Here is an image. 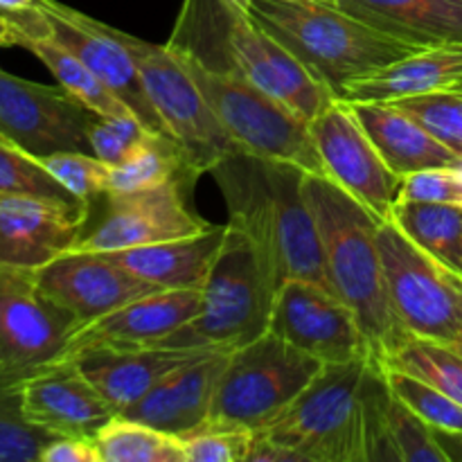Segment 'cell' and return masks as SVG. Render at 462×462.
Listing matches in <instances>:
<instances>
[{
    "mask_svg": "<svg viewBox=\"0 0 462 462\" xmlns=\"http://www.w3.org/2000/svg\"><path fill=\"white\" fill-rule=\"evenodd\" d=\"M210 174L228 206V224L255 242L275 289L287 280H310L332 289L305 194V170L239 152L224 158Z\"/></svg>",
    "mask_w": 462,
    "mask_h": 462,
    "instance_id": "cell-1",
    "label": "cell"
},
{
    "mask_svg": "<svg viewBox=\"0 0 462 462\" xmlns=\"http://www.w3.org/2000/svg\"><path fill=\"white\" fill-rule=\"evenodd\" d=\"M167 45L212 70L237 72L307 122L337 99L246 9L228 0H185Z\"/></svg>",
    "mask_w": 462,
    "mask_h": 462,
    "instance_id": "cell-2",
    "label": "cell"
},
{
    "mask_svg": "<svg viewBox=\"0 0 462 462\" xmlns=\"http://www.w3.org/2000/svg\"><path fill=\"white\" fill-rule=\"evenodd\" d=\"M332 291L355 311L377 361L411 337L391 305L379 251V217L329 176L305 174Z\"/></svg>",
    "mask_w": 462,
    "mask_h": 462,
    "instance_id": "cell-3",
    "label": "cell"
},
{
    "mask_svg": "<svg viewBox=\"0 0 462 462\" xmlns=\"http://www.w3.org/2000/svg\"><path fill=\"white\" fill-rule=\"evenodd\" d=\"M246 12L341 99L350 84L418 52L334 3L248 0Z\"/></svg>",
    "mask_w": 462,
    "mask_h": 462,
    "instance_id": "cell-4",
    "label": "cell"
},
{
    "mask_svg": "<svg viewBox=\"0 0 462 462\" xmlns=\"http://www.w3.org/2000/svg\"><path fill=\"white\" fill-rule=\"evenodd\" d=\"M228 226L224 244L201 287V310L153 347L233 352L269 332L275 284L260 248Z\"/></svg>",
    "mask_w": 462,
    "mask_h": 462,
    "instance_id": "cell-5",
    "label": "cell"
},
{
    "mask_svg": "<svg viewBox=\"0 0 462 462\" xmlns=\"http://www.w3.org/2000/svg\"><path fill=\"white\" fill-rule=\"evenodd\" d=\"M368 361L325 364L260 438L289 462H364L359 388Z\"/></svg>",
    "mask_w": 462,
    "mask_h": 462,
    "instance_id": "cell-6",
    "label": "cell"
},
{
    "mask_svg": "<svg viewBox=\"0 0 462 462\" xmlns=\"http://www.w3.org/2000/svg\"><path fill=\"white\" fill-rule=\"evenodd\" d=\"M174 52L244 152L262 161L291 162L307 174L328 176L311 138L310 122L237 72L212 70L179 50Z\"/></svg>",
    "mask_w": 462,
    "mask_h": 462,
    "instance_id": "cell-7",
    "label": "cell"
},
{
    "mask_svg": "<svg viewBox=\"0 0 462 462\" xmlns=\"http://www.w3.org/2000/svg\"><path fill=\"white\" fill-rule=\"evenodd\" d=\"M323 361L266 332L230 352L217 383L210 420L264 431L320 373Z\"/></svg>",
    "mask_w": 462,
    "mask_h": 462,
    "instance_id": "cell-8",
    "label": "cell"
},
{
    "mask_svg": "<svg viewBox=\"0 0 462 462\" xmlns=\"http://www.w3.org/2000/svg\"><path fill=\"white\" fill-rule=\"evenodd\" d=\"M116 32L138 66L149 102L153 104L158 117L167 126L171 140L179 144L189 171L197 179L215 170L224 158L244 152L224 129L201 88L194 84L179 54L170 45H156L125 34L122 30Z\"/></svg>",
    "mask_w": 462,
    "mask_h": 462,
    "instance_id": "cell-9",
    "label": "cell"
},
{
    "mask_svg": "<svg viewBox=\"0 0 462 462\" xmlns=\"http://www.w3.org/2000/svg\"><path fill=\"white\" fill-rule=\"evenodd\" d=\"M388 296L411 337L454 343L462 332V273L415 244L395 221H379Z\"/></svg>",
    "mask_w": 462,
    "mask_h": 462,
    "instance_id": "cell-10",
    "label": "cell"
},
{
    "mask_svg": "<svg viewBox=\"0 0 462 462\" xmlns=\"http://www.w3.org/2000/svg\"><path fill=\"white\" fill-rule=\"evenodd\" d=\"M77 329L75 316L39 287L34 269L0 264V370L30 374L57 364Z\"/></svg>",
    "mask_w": 462,
    "mask_h": 462,
    "instance_id": "cell-11",
    "label": "cell"
},
{
    "mask_svg": "<svg viewBox=\"0 0 462 462\" xmlns=\"http://www.w3.org/2000/svg\"><path fill=\"white\" fill-rule=\"evenodd\" d=\"M269 332L323 364L374 359L355 311L332 289L310 280H287L275 289Z\"/></svg>",
    "mask_w": 462,
    "mask_h": 462,
    "instance_id": "cell-12",
    "label": "cell"
},
{
    "mask_svg": "<svg viewBox=\"0 0 462 462\" xmlns=\"http://www.w3.org/2000/svg\"><path fill=\"white\" fill-rule=\"evenodd\" d=\"M95 113L61 86H45L0 70V138L36 158L57 152H90ZM93 153V152H90Z\"/></svg>",
    "mask_w": 462,
    "mask_h": 462,
    "instance_id": "cell-13",
    "label": "cell"
},
{
    "mask_svg": "<svg viewBox=\"0 0 462 462\" xmlns=\"http://www.w3.org/2000/svg\"><path fill=\"white\" fill-rule=\"evenodd\" d=\"M310 129L329 179L382 221L391 219L402 179L377 152L352 104L337 97L310 122Z\"/></svg>",
    "mask_w": 462,
    "mask_h": 462,
    "instance_id": "cell-14",
    "label": "cell"
},
{
    "mask_svg": "<svg viewBox=\"0 0 462 462\" xmlns=\"http://www.w3.org/2000/svg\"><path fill=\"white\" fill-rule=\"evenodd\" d=\"M36 7L43 12L50 25V36L57 43L70 50L152 134L171 140L170 131L149 102L134 57L117 39L116 27L104 25L57 0H36Z\"/></svg>",
    "mask_w": 462,
    "mask_h": 462,
    "instance_id": "cell-15",
    "label": "cell"
},
{
    "mask_svg": "<svg viewBox=\"0 0 462 462\" xmlns=\"http://www.w3.org/2000/svg\"><path fill=\"white\" fill-rule=\"evenodd\" d=\"M185 179L140 192L108 194V212L93 230H86L70 251L111 253L189 237L210 228L185 203Z\"/></svg>",
    "mask_w": 462,
    "mask_h": 462,
    "instance_id": "cell-16",
    "label": "cell"
},
{
    "mask_svg": "<svg viewBox=\"0 0 462 462\" xmlns=\"http://www.w3.org/2000/svg\"><path fill=\"white\" fill-rule=\"evenodd\" d=\"M88 215L79 201L0 192V264L41 269L79 242Z\"/></svg>",
    "mask_w": 462,
    "mask_h": 462,
    "instance_id": "cell-17",
    "label": "cell"
},
{
    "mask_svg": "<svg viewBox=\"0 0 462 462\" xmlns=\"http://www.w3.org/2000/svg\"><path fill=\"white\" fill-rule=\"evenodd\" d=\"M36 280L54 302L75 316L79 328L158 291L156 284L126 271L106 253L93 251H68L54 257L36 269Z\"/></svg>",
    "mask_w": 462,
    "mask_h": 462,
    "instance_id": "cell-18",
    "label": "cell"
},
{
    "mask_svg": "<svg viewBox=\"0 0 462 462\" xmlns=\"http://www.w3.org/2000/svg\"><path fill=\"white\" fill-rule=\"evenodd\" d=\"M23 415L54 438H90L117 411L86 379L75 361H57L25 374L21 383Z\"/></svg>",
    "mask_w": 462,
    "mask_h": 462,
    "instance_id": "cell-19",
    "label": "cell"
},
{
    "mask_svg": "<svg viewBox=\"0 0 462 462\" xmlns=\"http://www.w3.org/2000/svg\"><path fill=\"white\" fill-rule=\"evenodd\" d=\"M228 356L230 352L219 350L197 352L120 415L171 436H188L210 420L217 383L228 364Z\"/></svg>",
    "mask_w": 462,
    "mask_h": 462,
    "instance_id": "cell-20",
    "label": "cell"
},
{
    "mask_svg": "<svg viewBox=\"0 0 462 462\" xmlns=\"http://www.w3.org/2000/svg\"><path fill=\"white\" fill-rule=\"evenodd\" d=\"M201 310V289H158L86 323L70 337L61 359L84 347H153ZM59 359V361H61Z\"/></svg>",
    "mask_w": 462,
    "mask_h": 462,
    "instance_id": "cell-21",
    "label": "cell"
},
{
    "mask_svg": "<svg viewBox=\"0 0 462 462\" xmlns=\"http://www.w3.org/2000/svg\"><path fill=\"white\" fill-rule=\"evenodd\" d=\"M201 350H171V347H84L68 356L102 393L104 400L122 413L147 395L165 374L192 359ZM66 361V359H61Z\"/></svg>",
    "mask_w": 462,
    "mask_h": 462,
    "instance_id": "cell-22",
    "label": "cell"
},
{
    "mask_svg": "<svg viewBox=\"0 0 462 462\" xmlns=\"http://www.w3.org/2000/svg\"><path fill=\"white\" fill-rule=\"evenodd\" d=\"M382 34L415 50L462 43V0H332Z\"/></svg>",
    "mask_w": 462,
    "mask_h": 462,
    "instance_id": "cell-23",
    "label": "cell"
},
{
    "mask_svg": "<svg viewBox=\"0 0 462 462\" xmlns=\"http://www.w3.org/2000/svg\"><path fill=\"white\" fill-rule=\"evenodd\" d=\"M386 165L400 179L431 167L456 165L460 156L395 102H350Z\"/></svg>",
    "mask_w": 462,
    "mask_h": 462,
    "instance_id": "cell-24",
    "label": "cell"
},
{
    "mask_svg": "<svg viewBox=\"0 0 462 462\" xmlns=\"http://www.w3.org/2000/svg\"><path fill=\"white\" fill-rule=\"evenodd\" d=\"M228 226H215L189 237L106 253L113 262L158 289H201L224 244Z\"/></svg>",
    "mask_w": 462,
    "mask_h": 462,
    "instance_id": "cell-25",
    "label": "cell"
},
{
    "mask_svg": "<svg viewBox=\"0 0 462 462\" xmlns=\"http://www.w3.org/2000/svg\"><path fill=\"white\" fill-rule=\"evenodd\" d=\"M21 48L30 50L59 81L70 97H75L81 106L99 117H125L134 116L125 104L120 102L113 90H108L70 50L63 48L52 36H27L23 39Z\"/></svg>",
    "mask_w": 462,
    "mask_h": 462,
    "instance_id": "cell-26",
    "label": "cell"
},
{
    "mask_svg": "<svg viewBox=\"0 0 462 462\" xmlns=\"http://www.w3.org/2000/svg\"><path fill=\"white\" fill-rule=\"evenodd\" d=\"M391 221L424 251L462 273V208L431 201H397Z\"/></svg>",
    "mask_w": 462,
    "mask_h": 462,
    "instance_id": "cell-27",
    "label": "cell"
},
{
    "mask_svg": "<svg viewBox=\"0 0 462 462\" xmlns=\"http://www.w3.org/2000/svg\"><path fill=\"white\" fill-rule=\"evenodd\" d=\"M99 462H188L179 436L117 413L93 438Z\"/></svg>",
    "mask_w": 462,
    "mask_h": 462,
    "instance_id": "cell-28",
    "label": "cell"
},
{
    "mask_svg": "<svg viewBox=\"0 0 462 462\" xmlns=\"http://www.w3.org/2000/svg\"><path fill=\"white\" fill-rule=\"evenodd\" d=\"M185 179L192 183L197 176L189 171L179 144L162 135H152L129 161L111 167L108 194L140 192V189L158 188L170 180ZM106 194V197H108Z\"/></svg>",
    "mask_w": 462,
    "mask_h": 462,
    "instance_id": "cell-29",
    "label": "cell"
},
{
    "mask_svg": "<svg viewBox=\"0 0 462 462\" xmlns=\"http://www.w3.org/2000/svg\"><path fill=\"white\" fill-rule=\"evenodd\" d=\"M382 364L424 379L462 406V355L449 343L409 337Z\"/></svg>",
    "mask_w": 462,
    "mask_h": 462,
    "instance_id": "cell-30",
    "label": "cell"
},
{
    "mask_svg": "<svg viewBox=\"0 0 462 462\" xmlns=\"http://www.w3.org/2000/svg\"><path fill=\"white\" fill-rule=\"evenodd\" d=\"M393 391L382 361L370 359L359 388L364 462H402L391 433Z\"/></svg>",
    "mask_w": 462,
    "mask_h": 462,
    "instance_id": "cell-31",
    "label": "cell"
},
{
    "mask_svg": "<svg viewBox=\"0 0 462 462\" xmlns=\"http://www.w3.org/2000/svg\"><path fill=\"white\" fill-rule=\"evenodd\" d=\"M25 374L0 370V462H39L54 436L25 420L21 383Z\"/></svg>",
    "mask_w": 462,
    "mask_h": 462,
    "instance_id": "cell-32",
    "label": "cell"
},
{
    "mask_svg": "<svg viewBox=\"0 0 462 462\" xmlns=\"http://www.w3.org/2000/svg\"><path fill=\"white\" fill-rule=\"evenodd\" d=\"M386 377L393 395L404 402L413 413H418L429 427L440 431H462V406L458 402L409 373L386 368Z\"/></svg>",
    "mask_w": 462,
    "mask_h": 462,
    "instance_id": "cell-33",
    "label": "cell"
},
{
    "mask_svg": "<svg viewBox=\"0 0 462 462\" xmlns=\"http://www.w3.org/2000/svg\"><path fill=\"white\" fill-rule=\"evenodd\" d=\"M41 165L77 199V201L93 206L97 199L108 194L111 165L99 161L90 152H57L39 158Z\"/></svg>",
    "mask_w": 462,
    "mask_h": 462,
    "instance_id": "cell-34",
    "label": "cell"
},
{
    "mask_svg": "<svg viewBox=\"0 0 462 462\" xmlns=\"http://www.w3.org/2000/svg\"><path fill=\"white\" fill-rule=\"evenodd\" d=\"M257 431L235 424L206 422L180 438L188 462H248Z\"/></svg>",
    "mask_w": 462,
    "mask_h": 462,
    "instance_id": "cell-35",
    "label": "cell"
},
{
    "mask_svg": "<svg viewBox=\"0 0 462 462\" xmlns=\"http://www.w3.org/2000/svg\"><path fill=\"white\" fill-rule=\"evenodd\" d=\"M0 192L36 194V197L77 201L36 156L0 140ZM81 203V201H79Z\"/></svg>",
    "mask_w": 462,
    "mask_h": 462,
    "instance_id": "cell-36",
    "label": "cell"
},
{
    "mask_svg": "<svg viewBox=\"0 0 462 462\" xmlns=\"http://www.w3.org/2000/svg\"><path fill=\"white\" fill-rule=\"evenodd\" d=\"M395 104L422 122L442 144L462 158V95H413V97L395 99Z\"/></svg>",
    "mask_w": 462,
    "mask_h": 462,
    "instance_id": "cell-37",
    "label": "cell"
},
{
    "mask_svg": "<svg viewBox=\"0 0 462 462\" xmlns=\"http://www.w3.org/2000/svg\"><path fill=\"white\" fill-rule=\"evenodd\" d=\"M152 135V131L143 125L135 116L125 117H99L95 116L88 126L90 152L104 161L106 165L116 167L129 161Z\"/></svg>",
    "mask_w": 462,
    "mask_h": 462,
    "instance_id": "cell-38",
    "label": "cell"
},
{
    "mask_svg": "<svg viewBox=\"0 0 462 462\" xmlns=\"http://www.w3.org/2000/svg\"><path fill=\"white\" fill-rule=\"evenodd\" d=\"M391 433L402 462H447L433 429L393 395Z\"/></svg>",
    "mask_w": 462,
    "mask_h": 462,
    "instance_id": "cell-39",
    "label": "cell"
},
{
    "mask_svg": "<svg viewBox=\"0 0 462 462\" xmlns=\"http://www.w3.org/2000/svg\"><path fill=\"white\" fill-rule=\"evenodd\" d=\"M397 201H431L462 208V158L456 165L431 167L404 176Z\"/></svg>",
    "mask_w": 462,
    "mask_h": 462,
    "instance_id": "cell-40",
    "label": "cell"
},
{
    "mask_svg": "<svg viewBox=\"0 0 462 462\" xmlns=\"http://www.w3.org/2000/svg\"><path fill=\"white\" fill-rule=\"evenodd\" d=\"M39 462H99V456L90 438H52Z\"/></svg>",
    "mask_w": 462,
    "mask_h": 462,
    "instance_id": "cell-41",
    "label": "cell"
},
{
    "mask_svg": "<svg viewBox=\"0 0 462 462\" xmlns=\"http://www.w3.org/2000/svg\"><path fill=\"white\" fill-rule=\"evenodd\" d=\"M436 433L438 447L447 456V462H462V431H440L433 429Z\"/></svg>",
    "mask_w": 462,
    "mask_h": 462,
    "instance_id": "cell-42",
    "label": "cell"
},
{
    "mask_svg": "<svg viewBox=\"0 0 462 462\" xmlns=\"http://www.w3.org/2000/svg\"><path fill=\"white\" fill-rule=\"evenodd\" d=\"M36 7V0H0V14H18Z\"/></svg>",
    "mask_w": 462,
    "mask_h": 462,
    "instance_id": "cell-43",
    "label": "cell"
},
{
    "mask_svg": "<svg viewBox=\"0 0 462 462\" xmlns=\"http://www.w3.org/2000/svg\"><path fill=\"white\" fill-rule=\"evenodd\" d=\"M451 346H454V347H456V350H458V352H460V355H462V332L458 334V338H456V341H454V343H451Z\"/></svg>",
    "mask_w": 462,
    "mask_h": 462,
    "instance_id": "cell-44",
    "label": "cell"
},
{
    "mask_svg": "<svg viewBox=\"0 0 462 462\" xmlns=\"http://www.w3.org/2000/svg\"><path fill=\"white\" fill-rule=\"evenodd\" d=\"M289 3H332V0H289Z\"/></svg>",
    "mask_w": 462,
    "mask_h": 462,
    "instance_id": "cell-45",
    "label": "cell"
},
{
    "mask_svg": "<svg viewBox=\"0 0 462 462\" xmlns=\"http://www.w3.org/2000/svg\"><path fill=\"white\" fill-rule=\"evenodd\" d=\"M228 3L237 5V7H242V9H246V3H248V0H228Z\"/></svg>",
    "mask_w": 462,
    "mask_h": 462,
    "instance_id": "cell-46",
    "label": "cell"
},
{
    "mask_svg": "<svg viewBox=\"0 0 462 462\" xmlns=\"http://www.w3.org/2000/svg\"><path fill=\"white\" fill-rule=\"evenodd\" d=\"M0 140H3V138H0ZM5 143H7V140H5Z\"/></svg>",
    "mask_w": 462,
    "mask_h": 462,
    "instance_id": "cell-47",
    "label": "cell"
}]
</instances>
